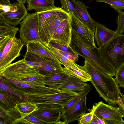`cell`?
Wrapping results in <instances>:
<instances>
[{"instance_id":"1","label":"cell","mask_w":124,"mask_h":124,"mask_svg":"<svg viewBox=\"0 0 124 124\" xmlns=\"http://www.w3.org/2000/svg\"><path fill=\"white\" fill-rule=\"evenodd\" d=\"M83 68L91 77V82L99 96L109 104L116 107V102L122 93L115 78L95 68L86 60Z\"/></svg>"},{"instance_id":"2","label":"cell","mask_w":124,"mask_h":124,"mask_svg":"<svg viewBox=\"0 0 124 124\" xmlns=\"http://www.w3.org/2000/svg\"><path fill=\"white\" fill-rule=\"evenodd\" d=\"M70 46L78 56L84 58L96 68L112 77H115L116 71L104 59L97 47L92 50L79 36L72 30Z\"/></svg>"},{"instance_id":"3","label":"cell","mask_w":124,"mask_h":124,"mask_svg":"<svg viewBox=\"0 0 124 124\" xmlns=\"http://www.w3.org/2000/svg\"><path fill=\"white\" fill-rule=\"evenodd\" d=\"M37 12L42 42L47 45L61 23L65 19L70 18V15L59 7Z\"/></svg>"},{"instance_id":"4","label":"cell","mask_w":124,"mask_h":124,"mask_svg":"<svg viewBox=\"0 0 124 124\" xmlns=\"http://www.w3.org/2000/svg\"><path fill=\"white\" fill-rule=\"evenodd\" d=\"M97 49L104 59L116 71L124 63V34L119 35Z\"/></svg>"},{"instance_id":"5","label":"cell","mask_w":124,"mask_h":124,"mask_svg":"<svg viewBox=\"0 0 124 124\" xmlns=\"http://www.w3.org/2000/svg\"><path fill=\"white\" fill-rule=\"evenodd\" d=\"M0 76L18 81L32 76L44 77L38 69L31 66L24 58L0 70Z\"/></svg>"},{"instance_id":"6","label":"cell","mask_w":124,"mask_h":124,"mask_svg":"<svg viewBox=\"0 0 124 124\" xmlns=\"http://www.w3.org/2000/svg\"><path fill=\"white\" fill-rule=\"evenodd\" d=\"M20 38L26 46L29 42L38 41L42 42L37 12L28 13L20 24Z\"/></svg>"},{"instance_id":"7","label":"cell","mask_w":124,"mask_h":124,"mask_svg":"<svg viewBox=\"0 0 124 124\" xmlns=\"http://www.w3.org/2000/svg\"><path fill=\"white\" fill-rule=\"evenodd\" d=\"M0 79L11 88L19 93L45 94L60 92L62 90L45 86L35 85L21 81L6 78L0 76Z\"/></svg>"},{"instance_id":"8","label":"cell","mask_w":124,"mask_h":124,"mask_svg":"<svg viewBox=\"0 0 124 124\" xmlns=\"http://www.w3.org/2000/svg\"><path fill=\"white\" fill-rule=\"evenodd\" d=\"M23 56L27 60L39 63L41 66L38 70L40 73L43 76L64 72L62 64L54 60L27 51Z\"/></svg>"},{"instance_id":"9","label":"cell","mask_w":124,"mask_h":124,"mask_svg":"<svg viewBox=\"0 0 124 124\" xmlns=\"http://www.w3.org/2000/svg\"><path fill=\"white\" fill-rule=\"evenodd\" d=\"M24 45L20 38L18 39L16 36L10 39L0 58V70L11 64L16 58L20 56V51Z\"/></svg>"},{"instance_id":"10","label":"cell","mask_w":124,"mask_h":124,"mask_svg":"<svg viewBox=\"0 0 124 124\" xmlns=\"http://www.w3.org/2000/svg\"><path fill=\"white\" fill-rule=\"evenodd\" d=\"M89 111L103 119L113 120L118 121L124 124V117L119 107H116L106 104L102 101L94 104Z\"/></svg>"},{"instance_id":"11","label":"cell","mask_w":124,"mask_h":124,"mask_svg":"<svg viewBox=\"0 0 124 124\" xmlns=\"http://www.w3.org/2000/svg\"><path fill=\"white\" fill-rule=\"evenodd\" d=\"M72 30L75 31L92 50L97 47L94 39V32L72 13L70 15Z\"/></svg>"},{"instance_id":"12","label":"cell","mask_w":124,"mask_h":124,"mask_svg":"<svg viewBox=\"0 0 124 124\" xmlns=\"http://www.w3.org/2000/svg\"><path fill=\"white\" fill-rule=\"evenodd\" d=\"M12 4V6L9 11L0 14V16L8 23L16 26L20 24L21 20L28 14V10L24 4L16 2Z\"/></svg>"},{"instance_id":"13","label":"cell","mask_w":124,"mask_h":124,"mask_svg":"<svg viewBox=\"0 0 124 124\" xmlns=\"http://www.w3.org/2000/svg\"><path fill=\"white\" fill-rule=\"evenodd\" d=\"M85 93L78 102L72 108L64 113H61V118L65 124H67L76 120L85 113L87 110L86 96Z\"/></svg>"},{"instance_id":"14","label":"cell","mask_w":124,"mask_h":124,"mask_svg":"<svg viewBox=\"0 0 124 124\" xmlns=\"http://www.w3.org/2000/svg\"><path fill=\"white\" fill-rule=\"evenodd\" d=\"M116 30L109 29L98 22L94 31V39L99 48L105 46L118 35Z\"/></svg>"},{"instance_id":"15","label":"cell","mask_w":124,"mask_h":124,"mask_svg":"<svg viewBox=\"0 0 124 124\" xmlns=\"http://www.w3.org/2000/svg\"><path fill=\"white\" fill-rule=\"evenodd\" d=\"M71 31L70 18L65 19L61 23L54 33L51 40L68 46H70Z\"/></svg>"},{"instance_id":"16","label":"cell","mask_w":124,"mask_h":124,"mask_svg":"<svg viewBox=\"0 0 124 124\" xmlns=\"http://www.w3.org/2000/svg\"><path fill=\"white\" fill-rule=\"evenodd\" d=\"M79 16V19L94 32L97 22L93 19L89 15L87 8L88 7L78 0H71Z\"/></svg>"},{"instance_id":"17","label":"cell","mask_w":124,"mask_h":124,"mask_svg":"<svg viewBox=\"0 0 124 124\" xmlns=\"http://www.w3.org/2000/svg\"><path fill=\"white\" fill-rule=\"evenodd\" d=\"M61 111L59 110H46L38 109L31 114L45 124H55L60 120Z\"/></svg>"},{"instance_id":"18","label":"cell","mask_w":124,"mask_h":124,"mask_svg":"<svg viewBox=\"0 0 124 124\" xmlns=\"http://www.w3.org/2000/svg\"><path fill=\"white\" fill-rule=\"evenodd\" d=\"M26 51L43 57L52 59L62 63L50 50L42 43L33 41L28 43L26 45Z\"/></svg>"},{"instance_id":"19","label":"cell","mask_w":124,"mask_h":124,"mask_svg":"<svg viewBox=\"0 0 124 124\" xmlns=\"http://www.w3.org/2000/svg\"><path fill=\"white\" fill-rule=\"evenodd\" d=\"M88 84L72 76L68 75L59 87L61 90H70L77 92L82 91Z\"/></svg>"},{"instance_id":"20","label":"cell","mask_w":124,"mask_h":124,"mask_svg":"<svg viewBox=\"0 0 124 124\" xmlns=\"http://www.w3.org/2000/svg\"><path fill=\"white\" fill-rule=\"evenodd\" d=\"M26 3L27 9L30 11L34 9L39 12L57 8L54 5V0H27Z\"/></svg>"},{"instance_id":"21","label":"cell","mask_w":124,"mask_h":124,"mask_svg":"<svg viewBox=\"0 0 124 124\" xmlns=\"http://www.w3.org/2000/svg\"><path fill=\"white\" fill-rule=\"evenodd\" d=\"M18 28L6 21L0 16V40H8L16 36Z\"/></svg>"},{"instance_id":"22","label":"cell","mask_w":124,"mask_h":124,"mask_svg":"<svg viewBox=\"0 0 124 124\" xmlns=\"http://www.w3.org/2000/svg\"><path fill=\"white\" fill-rule=\"evenodd\" d=\"M68 76L64 72L44 75L45 85L51 88L59 89Z\"/></svg>"},{"instance_id":"23","label":"cell","mask_w":124,"mask_h":124,"mask_svg":"<svg viewBox=\"0 0 124 124\" xmlns=\"http://www.w3.org/2000/svg\"><path fill=\"white\" fill-rule=\"evenodd\" d=\"M0 118L3 120L5 124H13L16 121L21 117L20 113L15 107L7 110L0 105Z\"/></svg>"},{"instance_id":"24","label":"cell","mask_w":124,"mask_h":124,"mask_svg":"<svg viewBox=\"0 0 124 124\" xmlns=\"http://www.w3.org/2000/svg\"><path fill=\"white\" fill-rule=\"evenodd\" d=\"M45 46L50 50L64 66L75 69L84 70L83 66L79 65L75 62H73L67 58L60 52L57 49L52 46L49 44Z\"/></svg>"},{"instance_id":"25","label":"cell","mask_w":124,"mask_h":124,"mask_svg":"<svg viewBox=\"0 0 124 124\" xmlns=\"http://www.w3.org/2000/svg\"><path fill=\"white\" fill-rule=\"evenodd\" d=\"M15 107L20 114V119L24 118L38 109L36 104H32L27 100L18 102Z\"/></svg>"},{"instance_id":"26","label":"cell","mask_w":124,"mask_h":124,"mask_svg":"<svg viewBox=\"0 0 124 124\" xmlns=\"http://www.w3.org/2000/svg\"><path fill=\"white\" fill-rule=\"evenodd\" d=\"M64 72L68 75H71L77 77L84 82L91 81V76L84 70H80L64 66Z\"/></svg>"},{"instance_id":"27","label":"cell","mask_w":124,"mask_h":124,"mask_svg":"<svg viewBox=\"0 0 124 124\" xmlns=\"http://www.w3.org/2000/svg\"><path fill=\"white\" fill-rule=\"evenodd\" d=\"M91 89V86L89 84L85 86L83 90L79 92L65 105L62 106V108L61 113H64L72 108L80 100L82 96L85 93H88Z\"/></svg>"},{"instance_id":"28","label":"cell","mask_w":124,"mask_h":124,"mask_svg":"<svg viewBox=\"0 0 124 124\" xmlns=\"http://www.w3.org/2000/svg\"><path fill=\"white\" fill-rule=\"evenodd\" d=\"M0 91L16 97L23 101H27L23 95L11 88L1 79L0 80Z\"/></svg>"},{"instance_id":"29","label":"cell","mask_w":124,"mask_h":124,"mask_svg":"<svg viewBox=\"0 0 124 124\" xmlns=\"http://www.w3.org/2000/svg\"><path fill=\"white\" fill-rule=\"evenodd\" d=\"M60 2L62 5L61 8L64 11L70 15L73 13L76 17L79 18L76 9L71 1L69 0H60Z\"/></svg>"},{"instance_id":"30","label":"cell","mask_w":124,"mask_h":124,"mask_svg":"<svg viewBox=\"0 0 124 124\" xmlns=\"http://www.w3.org/2000/svg\"><path fill=\"white\" fill-rule=\"evenodd\" d=\"M45 124L44 122L31 114L23 118L16 120L13 124Z\"/></svg>"},{"instance_id":"31","label":"cell","mask_w":124,"mask_h":124,"mask_svg":"<svg viewBox=\"0 0 124 124\" xmlns=\"http://www.w3.org/2000/svg\"><path fill=\"white\" fill-rule=\"evenodd\" d=\"M19 81L35 85L45 86L44 77H31L23 78Z\"/></svg>"},{"instance_id":"32","label":"cell","mask_w":124,"mask_h":124,"mask_svg":"<svg viewBox=\"0 0 124 124\" xmlns=\"http://www.w3.org/2000/svg\"><path fill=\"white\" fill-rule=\"evenodd\" d=\"M96 1L107 3L116 11L124 9V2L121 0H96Z\"/></svg>"},{"instance_id":"33","label":"cell","mask_w":124,"mask_h":124,"mask_svg":"<svg viewBox=\"0 0 124 124\" xmlns=\"http://www.w3.org/2000/svg\"><path fill=\"white\" fill-rule=\"evenodd\" d=\"M116 11L118 17L116 20L117 28L116 30L118 35H122L124 32V12L121 10Z\"/></svg>"},{"instance_id":"34","label":"cell","mask_w":124,"mask_h":124,"mask_svg":"<svg viewBox=\"0 0 124 124\" xmlns=\"http://www.w3.org/2000/svg\"><path fill=\"white\" fill-rule=\"evenodd\" d=\"M38 109L47 110H62V107L60 105L52 103H39L36 104Z\"/></svg>"},{"instance_id":"35","label":"cell","mask_w":124,"mask_h":124,"mask_svg":"<svg viewBox=\"0 0 124 124\" xmlns=\"http://www.w3.org/2000/svg\"><path fill=\"white\" fill-rule=\"evenodd\" d=\"M115 79L119 86L124 88V63L116 71Z\"/></svg>"},{"instance_id":"36","label":"cell","mask_w":124,"mask_h":124,"mask_svg":"<svg viewBox=\"0 0 124 124\" xmlns=\"http://www.w3.org/2000/svg\"><path fill=\"white\" fill-rule=\"evenodd\" d=\"M49 44L53 47L59 50L62 51L68 52L78 56L70 46H68L53 40H51Z\"/></svg>"},{"instance_id":"37","label":"cell","mask_w":124,"mask_h":124,"mask_svg":"<svg viewBox=\"0 0 124 124\" xmlns=\"http://www.w3.org/2000/svg\"><path fill=\"white\" fill-rule=\"evenodd\" d=\"M89 112L85 114L78 119V123L79 124H89L92 119L93 116V112L89 111Z\"/></svg>"},{"instance_id":"38","label":"cell","mask_w":124,"mask_h":124,"mask_svg":"<svg viewBox=\"0 0 124 124\" xmlns=\"http://www.w3.org/2000/svg\"><path fill=\"white\" fill-rule=\"evenodd\" d=\"M12 6L9 0H0V14L9 11Z\"/></svg>"},{"instance_id":"39","label":"cell","mask_w":124,"mask_h":124,"mask_svg":"<svg viewBox=\"0 0 124 124\" xmlns=\"http://www.w3.org/2000/svg\"><path fill=\"white\" fill-rule=\"evenodd\" d=\"M0 100L1 101L8 106L10 107L15 106L16 103L9 98L4 95L0 92Z\"/></svg>"},{"instance_id":"40","label":"cell","mask_w":124,"mask_h":124,"mask_svg":"<svg viewBox=\"0 0 124 124\" xmlns=\"http://www.w3.org/2000/svg\"><path fill=\"white\" fill-rule=\"evenodd\" d=\"M57 50L61 54L71 61L76 62L78 60L79 56L68 52L62 51L58 49Z\"/></svg>"},{"instance_id":"41","label":"cell","mask_w":124,"mask_h":124,"mask_svg":"<svg viewBox=\"0 0 124 124\" xmlns=\"http://www.w3.org/2000/svg\"><path fill=\"white\" fill-rule=\"evenodd\" d=\"M116 103L119 106L123 117H124V104L122 101L120 97L119 98Z\"/></svg>"},{"instance_id":"42","label":"cell","mask_w":124,"mask_h":124,"mask_svg":"<svg viewBox=\"0 0 124 124\" xmlns=\"http://www.w3.org/2000/svg\"><path fill=\"white\" fill-rule=\"evenodd\" d=\"M105 124H122L119 122L113 120L103 119Z\"/></svg>"},{"instance_id":"43","label":"cell","mask_w":124,"mask_h":124,"mask_svg":"<svg viewBox=\"0 0 124 124\" xmlns=\"http://www.w3.org/2000/svg\"><path fill=\"white\" fill-rule=\"evenodd\" d=\"M98 124H105L103 120L97 117L94 114Z\"/></svg>"},{"instance_id":"44","label":"cell","mask_w":124,"mask_h":124,"mask_svg":"<svg viewBox=\"0 0 124 124\" xmlns=\"http://www.w3.org/2000/svg\"><path fill=\"white\" fill-rule=\"evenodd\" d=\"M98 124L96 118L94 115H93V117L91 121L89 123V124Z\"/></svg>"},{"instance_id":"45","label":"cell","mask_w":124,"mask_h":124,"mask_svg":"<svg viewBox=\"0 0 124 124\" xmlns=\"http://www.w3.org/2000/svg\"><path fill=\"white\" fill-rule=\"evenodd\" d=\"M27 0H17L18 3L22 4L25 3Z\"/></svg>"},{"instance_id":"46","label":"cell","mask_w":124,"mask_h":124,"mask_svg":"<svg viewBox=\"0 0 124 124\" xmlns=\"http://www.w3.org/2000/svg\"><path fill=\"white\" fill-rule=\"evenodd\" d=\"M120 98L121 99L124 104V95L122 93H121V95Z\"/></svg>"},{"instance_id":"47","label":"cell","mask_w":124,"mask_h":124,"mask_svg":"<svg viewBox=\"0 0 124 124\" xmlns=\"http://www.w3.org/2000/svg\"><path fill=\"white\" fill-rule=\"evenodd\" d=\"M5 124V123L3 122V121L0 120V124Z\"/></svg>"},{"instance_id":"48","label":"cell","mask_w":124,"mask_h":124,"mask_svg":"<svg viewBox=\"0 0 124 124\" xmlns=\"http://www.w3.org/2000/svg\"><path fill=\"white\" fill-rule=\"evenodd\" d=\"M122 1H123L124 2V0H121Z\"/></svg>"}]
</instances>
